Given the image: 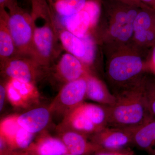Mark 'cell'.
Listing matches in <instances>:
<instances>
[{
  "label": "cell",
  "mask_w": 155,
  "mask_h": 155,
  "mask_svg": "<svg viewBox=\"0 0 155 155\" xmlns=\"http://www.w3.org/2000/svg\"><path fill=\"white\" fill-rule=\"evenodd\" d=\"M116 96L115 104L107 106V126L134 130L153 118L147 107L143 89H134Z\"/></svg>",
  "instance_id": "cell-1"
},
{
  "label": "cell",
  "mask_w": 155,
  "mask_h": 155,
  "mask_svg": "<svg viewBox=\"0 0 155 155\" xmlns=\"http://www.w3.org/2000/svg\"><path fill=\"white\" fill-rule=\"evenodd\" d=\"M8 13V27L16 49L22 54H34L32 17L18 5Z\"/></svg>",
  "instance_id": "cell-2"
},
{
  "label": "cell",
  "mask_w": 155,
  "mask_h": 155,
  "mask_svg": "<svg viewBox=\"0 0 155 155\" xmlns=\"http://www.w3.org/2000/svg\"><path fill=\"white\" fill-rule=\"evenodd\" d=\"M87 80L85 78L66 83L48 107L51 113L64 115L84 102L86 98Z\"/></svg>",
  "instance_id": "cell-3"
},
{
  "label": "cell",
  "mask_w": 155,
  "mask_h": 155,
  "mask_svg": "<svg viewBox=\"0 0 155 155\" xmlns=\"http://www.w3.org/2000/svg\"><path fill=\"white\" fill-rule=\"evenodd\" d=\"M32 13L39 18L33 14L31 16L33 28L34 54L42 61H46L50 58L53 51L54 31L46 17L47 14H45L41 21L40 16L37 12L33 11Z\"/></svg>",
  "instance_id": "cell-4"
},
{
  "label": "cell",
  "mask_w": 155,
  "mask_h": 155,
  "mask_svg": "<svg viewBox=\"0 0 155 155\" xmlns=\"http://www.w3.org/2000/svg\"><path fill=\"white\" fill-rule=\"evenodd\" d=\"M35 135L19 125L17 116H9L1 121L0 137L13 151L19 152L26 149L34 140Z\"/></svg>",
  "instance_id": "cell-5"
},
{
  "label": "cell",
  "mask_w": 155,
  "mask_h": 155,
  "mask_svg": "<svg viewBox=\"0 0 155 155\" xmlns=\"http://www.w3.org/2000/svg\"><path fill=\"white\" fill-rule=\"evenodd\" d=\"M133 130L106 127L90 136V140L102 150H118L132 144Z\"/></svg>",
  "instance_id": "cell-6"
},
{
  "label": "cell",
  "mask_w": 155,
  "mask_h": 155,
  "mask_svg": "<svg viewBox=\"0 0 155 155\" xmlns=\"http://www.w3.org/2000/svg\"><path fill=\"white\" fill-rule=\"evenodd\" d=\"M142 67V62L139 57L133 56L117 57L113 59L110 64L109 75L113 80L123 82L140 73Z\"/></svg>",
  "instance_id": "cell-7"
},
{
  "label": "cell",
  "mask_w": 155,
  "mask_h": 155,
  "mask_svg": "<svg viewBox=\"0 0 155 155\" xmlns=\"http://www.w3.org/2000/svg\"><path fill=\"white\" fill-rule=\"evenodd\" d=\"M19 153L20 155H63L69 152L59 137L42 134L26 149Z\"/></svg>",
  "instance_id": "cell-8"
},
{
  "label": "cell",
  "mask_w": 155,
  "mask_h": 155,
  "mask_svg": "<svg viewBox=\"0 0 155 155\" xmlns=\"http://www.w3.org/2000/svg\"><path fill=\"white\" fill-rule=\"evenodd\" d=\"M60 128L61 130L76 131L88 137L100 130L85 114L81 104L64 116Z\"/></svg>",
  "instance_id": "cell-9"
},
{
  "label": "cell",
  "mask_w": 155,
  "mask_h": 155,
  "mask_svg": "<svg viewBox=\"0 0 155 155\" xmlns=\"http://www.w3.org/2000/svg\"><path fill=\"white\" fill-rule=\"evenodd\" d=\"M59 138L69 153L78 155H90L102 150L88 139V137L72 130H62Z\"/></svg>",
  "instance_id": "cell-10"
},
{
  "label": "cell",
  "mask_w": 155,
  "mask_h": 155,
  "mask_svg": "<svg viewBox=\"0 0 155 155\" xmlns=\"http://www.w3.org/2000/svg\"><path fill=\"white\" fill-rule=\"evenodd\" d=\"M51 113L48 107H38L17 116L19 125L34 134L39 133L48 126Z\"/></svg>",
  "instance_id": "cell-11"
},
{
  "label": "cell",
  "mask_w": 155,
  "mask_h": 155,
  "mask_svg": "<svg viewBox=\"0 0 155 155\" xmlns=\"http://www.w3.org/2000/svg\"><path fill=\"white\" fill-rule=\"evenodd\" d=\"M36 64L23 59H11L3 64V69L9 79L34 84L36 78Z\"/></svg>",
  "instance_id": "cell-12"
},
{
  "label": "cell",
  "mask_w": 155,
  "mask_h": 155,
  "mask_svg": "<svg viewBox=\"0 0 155 155\" xmlns=\"http://www.w3.org/2000/svg\"><path fill=\"white\" fill-rule=\"evenodd\" d=\"M132 144L152 154L155 150V118L133 130Z\"/></svg>",
  "instance_id": "cell-13"
},
{
  "label": "cell",
  "mask_w": 155,
  "mask_h": 155,
  "mask_svg": "<svg viewBox=\"0 0 155 155\" xmlns=\"http://www.w3.org/2000/svg\"><path fill=\"white\" fill-rule=\"evenodd\" d=\"M58 75L66 83L82 78L84 69L80 60L75 56L66 53L61 57L57 67Z\"/></svg>",
  "instance_id": "cell-14"
},
{
  "label": "cell",
  "mask_w": 155,
  "mask_h": 155,
  "mask_svg": "<svg viewBox=\"0 0 155 155\" xmlns=\"http://www.w3.org/2000/svg\"><path fill=\"white\" fill-rule=\"evenodd\" d=\"M86 98L102 105L111 106L116 102V95L111 94L102 83L94 77L86 78Z\"/></svg>",
  "instance_id": "cell-15"
},
{
  "label": "cell",
  "mask_w": 155,
  "mask_h": 155,
  "mask_svg": "<svg viewBox=\"0 0 155 155\" xmlns=\"http://www.w3.org/2000/svg\"><path fill=\"white\" fill-rule=\"evenodd\" d=\"M1 9L0 21V56L3 64L10 60L16 50L14 40L9 31L7 22L8 12Z\"/></svg>",
  "instance_id": "cell-16"
},
{
  "label": "cell",
  "mask_w": 155,
  "mask_h": 155,
  "mask_svg": "<svg viewBox=\"0 0 155 155\" xmlns=\"http://www.w3.org/2000/svg\"><path fill=\"white\" fill-rule=\"evenodd\" d=\"M63 23L68 31L81 38L85 35L91 26V19L88 12L84 8L75 15L63 17Z\"/></svg>",
  "instance_id": "cell-17"
},
{
  "label": "cell",
  "mask_w": 155,
  "mask_h": 155,
  "mask_svg": "<svg viewBox=\"0 0 155 155\" xmlns=\"http://www.w3.org/2000/svg\"><path fill=\"white\" fill-rule=\"evenodd\" d=\"M133 30V23L128 19L127 13L118 12L115 16V22L111 27L112 35L122 41H126L132 35Z\"/></svg>",
  "instance_id": "cell-18"
},
{
  "label": "cell",
  "mask_w": 155,
  "mask_h": 155,
  "mask_svg": "<svg viewBox=\"0 0 155 155\" xmlns=\"http://www.w3.org/2000/svg\"><path fill=\"white\" fill-rule=\"evenodd\" d=\"M60 38L63 47L69 54L81 60L85 56V45L81 38L67 30L61 32Z\"/></svg>",
  "instance_id": "cell-19"
},
{
  "label": "cell",
  "mask_w": 155,
  "mask_h": 155,
  "mask_svg": "<svg viewBox=\"0 0 155 155\" xmlns=\"http://www.w3.org/2000/svg\"><path fill=\"white\" fill-rule=\"evenodd\" d=\"M85 114L100 130L107 125V106L83 102L81 104Z\"/></svg>",
  "instance_id": "cell-20"
},
{
  "label": "cell",
  "mask_w": 155,
  "mask_h": 155,
  "mask_svg": "<svg viewBox=\"0 0 155 155\" xmlns=\"http://www.w3.org/2000/svg\"><path fill=\"white\" fill-rule=\"evenodd\" d=\"M8 81L16 89L19 95L29 106L38 101L39 93L34 84L15 79H9Z\"/></svg>",
  "instance_id": "cell-21"
},
{
  "label": "cell",
  "mask_w": 155,
  "mask_h": 155,
  "mask_svg": "<svg viewBox=\"0 0 155 155\" xmlns=\"http://www.w3.org/2000/svg\"><path fill=\"white\" fill-rule=\"evenodd\" d=\"M87 2V0H57L54 4V8L60 16L69 17L81 11Z\"/></svg>",
  "instance_id": "cell-22"
},
{
  "label": "cell",
  "mask_w": 155,
  "mask_h": 155,
  "mask_svg": "<svg viewBox=\"0 0 155 155\" xmlns=\"http://www.w3.org/2000/svg\"><path fill=\"white\" fill-rule=\"evenodd\" d=\"M150 15L146 11L137 14L133 23L134 30L136 32H144L150 30L152 24Z\"/></svg>",
  "instance_id": "cell-23"
},
{
  "label": "cell",
  "mask_w": 155,
  "mask_h": 155,
  "mask_svg": "<svg viewBox=\"0 0 155 155\" xmlns=\"http://www.w3.org/2000/svg\"><path fill=\"white\" fill-rule=\"evenodd\" d=\"M7 96L10 103L16 107L25 108L29 105L19 95V94L13 85L8 81L6 85Z\"/></svg>",
  "instance_id": "cell-24"
},
{
  "label": "cell",
  "mask_w": 155,
  "mask_h": 155,
  "mask_svg": "<svg viewBox=\"0 0 155 155\" xmlns=\"http://www.w3.org/2000/svg\"><path fill=\"white\" fill-rule=\"evenodd\" d=\"M85 45V56L81 61L87 64H91L94 60L95 57V45L91 38L87 35H85L81 38Z\"/></svg>",
  "instance_id": "cell-25"
},
{
  "label": "cell",
  "mask_w": 155,
  "mask_h": 155,
  "mask_svg": "<svg viewBox=\"0 0 155 155\" xmlns=\"http://www.w3.org/2000/svg\"><path fill=\"white\" fill-rule=\"evenodd\" d=\"M84 8L88 12L91 19V26L96 24L100 13V7L98 2L95 0L87 1Z\"/></svg>",
  "instance_id": "cell-26"
},
{
  "label": "cell",
  "mask_w": 155,
  "mask_h": 155,
  "mask_svg": "<svg viewBox=\"0 0 155 155\" xmlns=\"http://www.w3.org/2000/svg\"><path fill=\"white\" fill-rule=\"evenodd\" d=\"M143 89L149 110L153 117L155 118V87Z\"/></svg>",
  "instance_id": "cell-27"
},
{
  "label": "cell",
  "mask_w": 155,
  "mask_h": 155,
  "mask_svg": "<svg viewBox=\"0 0 155 155\" xmlns=\"http://www.w3.org/2000/svg\"><path fill=\"white\" fill-rule=\"evenodd\" d=\"M93 155H135L134 152L130 148L118 150H101Z\"/></svg>",
  "instance_id": "cell-28"
},
{
  "label": "cell",
  "mask_w": 155,
  "mask_h": 155,
  "mask_svg": "<svg viewBox=\"0 0 155 155\" xmlns=\"http://www.w3.org/2000/svg\"><path fill=\"white\" fill-rule=\"evenodd\" d=\"M7 96L6 86L1 84L0 85V111L2 110Z\"/></svg>",
  "instance_id": "cell-29"
},
{
  "label": "cell",
  "mask_w": 155,
  "mask_h": 155,
  "mask_svg": "<svg viewBox=\"0 0 155 155\" xmlns=\"http://www.w3.org/2000/svg\"><path fill=\"white\" fill-rule=\"evenodd\" d=\"M17 5V0H0V8L10 9Z\"/></svg>",
  "instance_id": "cell-30"
},
{
  "label": "cell",
  "mask_w": 155,
  "mask_h": 155,
  "mask_svg": "<svg viewBox=\"0 0 155 155\" xmlns=\"http://www.w3.org/2000/svg\"><path fill=\"white\" fill-rule=\"evenodd\" d=\"M127 17L130 21L134 23L135 18L137 16V12L134 10H130L127 12Z\"/></svg>",
  "instance_id": "cell-31"
},
{
  "label": "cell",
  "mask_w": 155,
  "mask_h": 155,
  "mask_svg": "<svg viewBox=\"0 0 155 155\" xmlns=\"http://www.w3.org/2000/svg\"><path fill=\"white\" fill-rule=\"evenodd\" d=\"M147 37L148 41H152L154 38V33L151 30H148L147 31Z\"/></svg>",
  "instance_id": "cell-32"
},
{
  "label": "cell",
  "mask_w": 155,
  "mask_h": 155,
  "mask_svg": "<svg viewBox=\"0 0 155 155\" xmlns=\"http://www.w3.org/2000/svg\"><path fill=\"white\" fill-rule=\"evenodd\" d=\"M141 1L149 4L155 9V0H141Z\"/></svg>",
  "instance_id": "cell-33"
},
{
  "label": "cell",
  "mask_w": 155,
  "mask_h": 155,
  "mask_svg": "<svg viewBox=\"0 0 155 155\" xmlns=\"http://www.w3.org/2000/svg\"><path fill=\"white\" fill-rule=\"evenodd\" d=\"M152 61L153 66L155 70V47L153 51Z\"/></svg>",
  "instance_id": "cell-34"
},
{
  "label": "cell",
  "mask_w": 155,
  "mask_h": 155,
  "mask_svg": "<svg viewBox=\"0 0 155 155\" xmlns=\"http://www.w3.org/2000/svg\"><path fill=\"white\" fill-rule=\"evenodd\" d=\"M123 1H126V2H130L135 3L136 2V0H123Z\"/></svg>",
  "instance_id": "cell-35"
},
{
  "label": "cell",
  "mask_w": 155,
  "mask_h": 155,
  "mask_svg": "<svg viewBox=\"0 0 155 155\" xmlns=\"http://www.w3.org/2000/svg\"><path fill=\"white\" fill-rule=\"evenodd\" d=\"M63 155H78L75 154H73L70 153H67L64 154Z\"/></svg>",
  "instance_id": "cell-36"
},
{
  "label": "cell",
  "mask_w": 155,
  "mask_h": 155,
  "mask_svg": "<svg viewBox=\"0 0 155 155\" xmlns=\"http://www.w3.org/2000/svg\"><path fill=\"white\" fill-rule=\"evenodd\" d=\"M152 155H155V150L152 153Z\"/></svg>",
  "instance_id": "cell-37"
},
{
  "label": "cell",
  "mask_w": 155,
  "mask_h": 155,
  "mask_svg": "<svg viewBox=\"0 0 155 155\" xmlns=\"http://www.w3.org/2000/svg\"><path fill=\"white\" fill-rule=\"evenodd\" d=\"M15 155H20L19 154V153H17Z\"/></svg>",
  "instance_id": "cell-38"
}]
</instances>
